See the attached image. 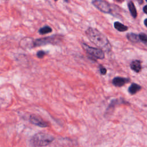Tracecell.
<instances>
[{
	"label": "cell",
	"mask_w": 147,
	"mask_h": 147,
	"mask_svg": "<svg viewBox=\"0 0 147 147\" xmlns=\"http://www.w3.org/2000/svg\"><path fill=\"white\" fill-rule=\"evenodd\" d=\"M29 121L32 124L36 125L38 127H46L49 126L48 123L47 122L44 121L40 117L36 116L35 115H31L29 118Z\"/></svg>",
	"instance_id": "6"
},
{
	"label": "cell",
	"mask_w": 147,
	"mask_h": 147,
	"mask_svg": "<svg viewBox=\"0 0 147 147\" xmlns=\"http://www.w3.org/2000/svg\"><path fill=\"white\" fill-rule=\"evenodd\" d=\"M86 33L90 40L102 50L106 52L111 51V45L107 38L96 29L89 28L86 31Z\"/></svg>",
	"instance_id": "1"
},
{
	"label": "cell",
	"mask_w": 147,
	"mask_h": 147,
	"mask_svg": "<svg viewBox=\"0 0 147 147\" xmlns=\"http://www.w3.org/2000/svg\"><path fill=\"white\" fill-rule=\"evenodd\" d=\"M126 103V102H125V100H123L122 99H114V100H113L111 103H110V105H109L108 107H107V112H109L110 111L112 110H113V108L116 105H118L119 103Z\"/></svg>",
	"instance_id": "10"
},
{
	"label": "cell",
	"mask_w": 147,
	"mask_h": 147,
	"mask_svg": "<svg viewBox=\"0 0 147 147\" xmlns=\"http://www.w3.org/2000/svg\"><path fill=\"white\" fill-rule=\"evenodd\" d=\"M82 45L86 52L92 57L99 59H102L105 57V53L101 49L90 47L84 43H82Z\"/></svg>",
	"instance_id": "3"
},
{
	"label": "cell",
	"mask_w": 147,
	"mask_h": 147,
	"mask_svg": "<svg viewBox=\"0 0 147 147\" xmlns=\"http://www.w3.org/2000/svg\"><path fill=\"white\" fill-rule=\"evenodd\" d=\"M100 72L102 75H105L107 72V70L105 67H100Z\"/></svg>",
	"instance_id": "17"
},
{
	"label": "cell",
	"mask_w": 147,
	"mask_h": 147,
	"mask_svg": "<svg viewBox=\"0 0 147 147\" xmlns=\"http://www.w3.org/2000/svg\"><path fill=\"white\" fill-rule=\"evenodd\" d=\"M114 28L119 32H125L128 29V27L124 25L123 24L119 22H114Z\"/></svg>",
	"instance_id": "13"
},
{
	"label": "cell",
	"mask_w": 147,
	"mask_h": 147,
	"mask_svg": "<svg viewBox=\"0 0 147 147\" xmlns=\"http://www.w3.org/2000/svg\"><path fill=\"white\" fill-rule=\"evenodd\" d=\"M129 82V79L122 77H115L113 79L112 83L116 87H121Z\"/></svg>",
	"instance_id": "7"
},
{
	"label": "cell",
	"mask_w": 147,
	"mask_h": 147,
	"mask_svg": "<svg viewBox=\"0 0 147 147\" xmlns=\"http://www.w3.org/2000/svg\"><path fill=\"white\" fill-rule=\"evenodd\" d=\"M117 1H119V0H117Z\"/></svg>",
	"instance_id": "22"
},
{
	"label": "cell",
	"mask_w": 147,
	"mask_h": 147,
	"mask_svg": "<svg viewBox=\"0 0 147 147\" xmlns=\"http://www.w3.org/2000/svg\"><path fill=\"white\" fill-rule=\"evenodd\" d=\"M126 37L127 39L132 42H138L140 41L139 36L138 34L133 33H128L126 35Z\"/></svg>",
	"instance_id": "11"
},
{
	"label": "cell",
	"mask_w": 147,
	"mask_h": 147,
	"mask_svg": "<svg viewBox=\"0 0 147 147\" xmlns=\"http://www.w3.org/2000/svg\"><path fill=\"white\" fill-rule=\"evenodd\" d=\"M128 7L130 12V14H131L133 17L136 18L137 16V11H136V9L134 6V4L132 1H130L128 3Z\"/></svg>",
	"instance_id": "12"
},
{
	"label": "cell",
	"mask_w": 147,
	"mask_h": 147,
	"mask_svg": "<svg viewBox=\"0 0 147 147\" xmlns=\"http://www.w3.org/2000/svg\"><path fill=\"white\" fill-rule=\"evenodd\" d=\"M52 31V28L49 26H45L41 28H40L38 30V32L40 34H45L47 33H51Z\"/></svg>",
	"instance_id": "14"
},
{
	"label": "cell",
	"mask_w": 147,
	"mask_h": 147,
	"mask_svg": "<svg viewBox=\"0 0 147 147\" xmlns=\"http://www.w3.org/2000/svg\"><path fill=\"white\" fill-rule=\"evenodd\" d=\"M130 68L136 72H139L141 70V61L137 60H134L130 63Z\"/></svg>",
	"instance_id": "8"
},
{
	"label": "cell",
	"mask_w": 147,
	"mask_h": 147,
	"mask_svg": "<svg viewBox=\"0 0 147 147\" xmlns=\"http://www.w3.org/2000/svg\"><path fill=\"white\" fill-rule=\"evenodd\" d=\"M54 140V137L50 134L40 133L33 136L32 142L36 146H45L51 144Z\"/></svg>",
	"instance_id": "2"
},
{
	"label": "cell",
	"mask_w": 147,
	"mask_h": 147,
	"mask_svg": "<svg viewBox=\"0 0 147 147\" xmlns=\"http://www.w3.org/2000/svg\"><path fill=\"white\" fill-rule=\"evenodd\" d=\"M141 87L140 85L136 83H132L129 87L128 91L131 95H134L136 94L138 91H139L141 90Z\"/></svg>",
	"instance_id": "9"
},
{
	"label": "cell",
	"mask_w": 147,
	"mask_h": 147,
	"mask_svg": "<svg viewBox=\"0 0 147 147\" xmlns=\"http://www.w3.org/2000/svg\"><path fill=\"white\" fill-rule=\"evenodd\" d=\"M59 39L57 36H49V37H47L42 38H38L37 39L34 41L33 45L34 47H38V46H41V45H44L48 44H53L56 42V41Z\"/></svg>",
	"instance_id": "5"
},
{
	"label": "cell",
	"mask_w": 147,
	"mask_h": 147,
	"mask_svg": "<svg viewBox=\"0 0 147 147\" xmlns=\"http://www.w3.org/2000/svg\"><path fill=\"white\" fill-rule=\"evenodd\" d=\"M146 2H147V0H146Z\"/></svg>",
	"instance_id": "21"
},
{
	"label": "cell",
	"mask_w": 147,
	"mask_h": 147,
	"mask_svg": "<svg viewBox=\"0 0 147 147\" xmlns=\"http://www.w3.org/2000/svg\"><path fill=\"white\" fill-rule=\"evenodd\" d=\"M92 5L100 11L105 13H109L111 12V7L110 5L106 1L103 0H94L92 2Z\"/></svg>",
	"instance_id": "4"
},
{
	"label": "cell",
	"mask_w": 147,
	"mask_h": 147,
	"mask_svg": "<svg viewBox=\"0 0 147 147\" xmlns=\"http://www.w3.org/2000/svg\"><path fill=\"white\" fill-rule=\"evenodd\" d=\"M143 11L144 13H145L146 14H147V5L145 6L143 8Z\"/></svg>",
	"instance_id": "18"
},
{
	"label": "cell",
	"mask_w": 147,
	"mask_h": 147,
	"mask_svg": "<svg viewBox=\"0 0 147 147\" xmlns=\"http://www.w3.org/2000/svg\"><path fill=\"white\" fill-rule=\"evenodd\" d=\"M138 36H139L140 40H141V41H142L144 42L147 43V34L141 33L139 34Z\"/></svg>",
	"instance_id": "15"
},
{
	"label": "cell",
	"mask_w": 147,
	"mask_h": 147,
	"mask_svg": "<svg viewBox=\"0 0 147 147\" xmlns=\"http://www.w3.org/2000/svg\"><path fill=\"white\" fill-rule=\"evenodd\" d=\"M144 25L147 27V18L144 20Z\"/></svg>",
	"instance_id": "19"
},
{
	"label": "cell",
	"mask_w": 147,
	"mask_h": 147,
	"mask_svg": "<svg viewBox=\"0 0 147 147\" xmlns=\"http://www.w3.org/2000/svg\"><path fill=\"white\" fill-rule=\"evenodd\" d=\"M55 1H57V0H55Z\"/></svg>",
	"instance_id": "20"
},
{
	"label": "cell",
	"mask_w": 147,
	"mask_h": 147,
	"mask_svg": "<svg viewBox=\"0 0 147 147\" xmlns=\"http://www.w3.org/2000/svg\"><path fill=\"white\" fill-rule=\"evenodd\" d=\"M45 52L43 51H40L38 52H37V56L38 57V58H42L44 55H45Z\"/></svg>",
	"instance_id": "16"
}]
</instances>
